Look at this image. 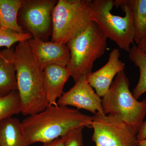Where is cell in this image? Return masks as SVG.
<instances>
[{
    "label": "cell",
    "mask_w": 146,
    "mask_h": 146,
    "mask_svg": "<svg viewBox=\"0 0 146 146\" xmlns=\"http://www.w3.org/2000/svg\"><path fill=\"white\" fill-rule=\"evenodd\" d=\"M21 122L29 146L63 137L77 128L92 127V117L68 106L49 105Z\"/></svg>",
    "instance_id": "6da1fadb"
},
{
    "label": "cell",
    "mask_w": 146,
    "mask_h": 146,
    "mask_svg": "<svg viewBox=\"0 0 146 146\" xmlns=\"http://www.w3.org/2000/svg\"><path fill=\"white\" fill-rule=\"evenodd\" d=\"M14 63L21 113L28 116L42 112L50 105L44 87L43 70L33 54L28 40L16 45Z\"/></svg>",
    "instance_id": "7a4b0ae2"
},
{
    "label": "cell",
    "mask_w": 146,
    "mask_h": 146,
    "mask_svg": "<svg viewBox=\"0 0 146 146\" xmlns=\"http://www.w3.org/2000/svg\"><path fill=\"white\" fill-rule=\"evenodd\" d=\"M91 21L107 38L128 52L134 42L131 0H94L89 9Z\"/></svg>",
    "instance_id": "3957f363"
},
{
    "label": "cell",
    "mask_w": 146,
    "mask_h": 146,
    "mask_svg": "<svg viewBox=\"0 0 146 146\" xmlns=\"http://www.w3.org/2000/svg\"><path fill=\"white\" fill-rule=\"evenodd\" d=\"M129 86L124 71L118 73L102 97V106L104 115L118 114L136 134L146 115V99L136 100Z\"/></svg>",
    "instance_id": "277c9868"
},
{
    "label": "cell",
    "mask_w": 146,
    "mask_h": 146,
    "mask_svg": "<svg viewBox=\"0 0 146 146\" xmlns=\"http://www.w3.org/2000/svg\"><path fill=\"white\" fill-rule=\"evenodd\" d=\"M107 38L92 21L90 26L67 44L70 59L66 66L75 82L92 72L94 62L104 54Z\"/></svg>",
    "instance_id": "5b68a950"
},
{
    "label": "cell",
    "mask_w": 146,
    "mask_h": 146,
    "mask_svg": "<svg viewBox=\"0 0 146 146\" xmlns=\"http://www.w3.org/2000/svg\"><path fill=\"white\" fill-rule=\"evenodd\" d=\"M92 0H59L52 13L51 42L67 44L91 25Z\"/></svg>",
    "instance_id": "8992f818"
},
{
    "label": "cell",
    "mask_w": 146,
    "mask_h": 146,
    "mask_svg": "<svg viewBox=\"0 0 146 146\" xmlns=\"http://www.w3.org/2000/svg\"><path fill=\"white\" fill-rule=\"evenodd\" d=\"M56 0H22L19 25L33 38L47 41L52 33V13Z\"/></svg>",
    "instance_id": "52a82bcc"
},
{
    "label": "cell",
    "mask_w": 146,
    "mask_h": 146,
    "mask_svg": "<svg viewBox=\"0 0 146 146\" xmlns=\"http://www.w3.org/2000/svg\"><path fill=\"white\" fill-rule=\"evenodd\" d=\"M92 141L96 146H137L136 134L118 114L92 117Z\"/></svg>",
    "instance_id": "ba28073f"
},
{
    "label": "cell",
    "mask_w": 146,
    "mask_h": 146,
    "mask_svg": "<svg viewBox=\"0 0 146 146\" xmlns=\"http://www.w3.org/2000/svg\"><path fill=\"white\" fill-rule=\"evenodd\" d=\"M57 103L58 106H71L94 115L97 112L104 115L101 97L88 82L86 76L80 78L75 85L58 99Z\"/></svg>",
    "instance_id": "9c48e42d"
},
{
    "label": "cell",
    "mask_w": 146,
    "mask_h": 146,
    "mask_svg": "<svg viewBox=\"0 0 146 146\" xmlns=\"http://www.w3.org/2000/svg\"><path fill=\"white\" fill-rule=\"evenodd\" d=\"M28 42L37 64L43 70L51 65L66 67L70 61V52L66 44L38 38H32Z\"/></svg>",
    "instance_id": "30bf717a"
},
{
    "label": "cell",
    "mask_w": 146,
    "mask_h": 146,
    "mask_svg": "<svg viewBox=\"0 0 146 146\" xmlns=\"http://www.w3.org/2000/svg\"><path fill=\"white\" fill-rule=\"evenodd\" d=\"M118 49L114 48L109 54L107 63L99 70L86 76L87 81L100 97L107 93L114 78L124 70L125 64L120 60Z\"/></svg>",
    "instance_id": "8fae6325"
},
{
    "label": "cell",
    "mask_w": 146,
    "mask_h": 146,
    "mask_svg": "<svg viewBox=\"0 0 146 146\" xmlns=\"http://www.w3.org/2000/svg\"><path fill=\"white\" fill-rule=\"evenodd\" d=\"M70 76V72L64 66L51 65L44 69V87L50 105H58L57 100L62 96L64 86Z\"/></svg>",
    "instance_id": "7c38bea8"
},
{
    "label": "cell",
    "mask_w": 146,
    "mask_h": 146,
    "mask_svg": "<svg viewBox=\"0 0 146 146\" xmlns=\"http://www.w3.org/2000/svg\"><path fill=\"white\" fill-rule=\"evenodd\" d=\"M17 90L14 48L0 51V96Z\"/></svg>",
    "instance_id": "4fadbf2b"
},
{
    "label": "cell",
    "mask_w": 146,
    "mask_h": 146,
    "mask_svg": "<svg viewBox=\"0 0 146 146\" xmlns=\"http://www.w3.org/2000/svg\"><path fill=\"white\" fill-rule=\"evenodd\" d=\"M0 146H29L18 118L10 117L0 122Z\"/></svg>",
    "instance_id": "5bb4252c"
},
{
    "label": "cell",
    "mask_w": 146,
    "mask_h": 146,
    "mask_svg": "<svg viewBox=\"0 0 146 146\" xmlns=\"http://www.w3.org/2000/svg\"><path fill=\"white\" fill-rule=\"evenodd\" d=\"M22 0H0V25L19 33H26L19 25L18 13Z\"/></svg>",
    "instance_id": "9a60e30c"
},
{
    "label": "cell",
    "mask_w": 146,
    "mask_h": 146,
    "mask_svg": "<svg viewBox=\"0 0 146 146\" xmlns=\"http://www.w3.org/2000/svg\"><path fill=\"white\" fill-rule=\"evenodd\" d=\"M128 52L129 60L140 71L139 80L132 92L133 97L138 100L146 93V54L134 43Z\"/></svg>",
    "instance_id": "2e32d148"
},
{
    "label": "cell",
    "mask_w": 146,
    "mask_h": 146,
    "mask_svg": "<svg viewBox=\"0 0 146 146\" xmlns=\"http://www.w3.org/2000/svg\"><path fill=\"white\" fill-rule=\"evenodd\" d=\"M134 42L140 44L146 37V0H131Z\"/></svg>",
    "instance_id": "e0dca14e"
},
{
    "label": "cell",
    "mask_w": 146,
    "mask_h": 146,
    "mask_svg": "<svg viewBox=\"0 0 146 146\" xmlns=\"http://www.w3.org/2000/svg\"><path fill=\"white\" fill-rule=\"evenodd\" d=\"M21 112V101L18 90L12 91L6 96H0V122Z\"/></svg>",
    "instance_id": "ac0fdd59"
},
{
    "label": "cell",
    "mask_w": 146,
    "mask_h": 146,
    "mask_svg": "<svg viewBox=\"0 0 146 146\" xmlns=\"http://www.w3.org/2000/svg\"><path fill=\"white\" fill-rule=\"evenodd\" d=\"M32 36L29 33H19L10 29L0 28V48L10 49L16 43L28 41Z\"/></svg>",
    "instance_id": "d6986e66"
},
{
    "label": "cell",
    "mask_w": 146,
    "mask_h": 146,
    "mask_svg": "<svg viewBox=\"0 0 146 146\" xmlns=\"http://www.w3.org/2000/svg\"><path fill=\"white\" fill-rule=\"evenodd\" d=\"M80 127L71 131L63 136L64 146H84L83 143V129Z\"/></svg>",
    "instance_id": "ffe728a7"
},
{
    "label": "cell",
    "mask_w": 146,
    "mask_h": 146,
    "mask_svg": "<svg viewBox=\"0 0 146 146\" xmlns=\"http://www.w3.org/2000/svg\"><path fill=\"white\" fill-rule=\"evenodd\" d=\"M146 138V121H144L136 134L137 142L143 141Z\"/></svg>",
    "instance_id": "44dd1931"
},
{
    "label": "cell",
    "mask_w": 146,
    "mask_h": 146,
    "mask_svg": "<svg viewBox=\"0 0 146 146\" xmlns=\"http://www.w3.org/2000/svg\"><path fill=\"white\" fill-rule=\"evenodd\" d=\"M43 144L41 146H64V139L63 137H60Z\"/></svg>",
    "instance_id": "7402d4cb"
},
{
    "label": "cell",
    "mask_w": 146,
    "mask_h": 146,
    "mask_svg": "<svg viewBox=\"0 0 146 146\" xmlns=\"http://www.w3.org/2000/svg\"><path fill=\"white\" fill-rule=\"evenodd\" d=\"M140 49L143 50L146 54V37L143 42H141L140 44L136 45Z\"/></svg>",
    "instance_id": "603a6c76"
},
{
    "label": "cell",
    "mask_w": 146,
    "mask_h": 146,
    "mask_svg": "<svg viewBox=\"0 0 146 146\" xmlns=\"http://www.w3.org/2000/svg\"><path fill=\"white\" fill-rule=\"evenodd\" d=\"M137 146H146V138L143 141L137 142Z\"/></svg>",
    "instance_id": "cb8c5ba5"
},
{
    "label": "cell",
    "mask_w": 146,
    "mask_h": 146,
    "mask_svg": "<svg viewBox=\"0 0 146 146\" xmlns=\"http://www.w3.org/2000/svg\"><path fill=\"white\" fill-rule=\"evenodd\" d=\"M1 27V25H0V28Z\"/></svg>",
    "instance_id": "d4e9b609"
}]
</instances>
